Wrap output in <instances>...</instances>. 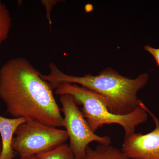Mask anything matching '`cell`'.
I'll return each mask as SVG.
<instances>
[{"instance_id": "cell-1", "label": "cell", "mask_w": 159, "mask_h": 159, "mask_svg": "<svg viewBox=\"0 0 159 159\" xmlns=\"http://www.w3.org/2000/svg\"><path fill=\"white\" fill-rule=\"evenodd\" d=\"M0 99L14 118L63 126V117L53 88L25 58H11L0 69Z\"/></svg>"}, {"instance_id": "cell-2", "label": "cell", "mask_w": 159, "mask_h": 159, "mask_svg": "<svg viewBox=\"0 0 159 159\" xmlns=\"http://www.w3.org/2000/svg\"><path fill=\"white\" fill-rule=\"evenodd\" d=\"M50 73L41 74V77L50 84L53 89L63 83L75 84L101 95L111 112L117 115L132 113L140 106L142 101L137 94L147 84L149 78L147 73L140 74L135 79H130L108 68L98 75L86 74L73 76L63 73L56 65L51 62Z\"/></svg>"}, {"instance_id": "cell-3", "label": "cell", "mask_w": 159, "mask_h": 159, "mask_svg": "<svg viewBox=\"0 0 159 159\" xmlns=\"http://www.w3.org/2000/svg\"><path fill=\"white\" fill-rule=\"evenodd\" d=\"M55 93L60 96L70 95L77 105L82 106L80 110L94 132L106 124H116L122 126L127 137L134 133L136 127L148 119L147 107L143 102L132 113L117 115L109 111L101 95L78 84H61L55 89Z\"/></svg>"}, {"instance_id": "cell-4", "label": "cell", "mask_w": 159, "mask_h": 159, "mask_svg": "<svg viewBox=\"0 0 159 159\" xmlns=\"http://www.w3.org/2000/svg\"><path fill=\"white\" fill-rule=\"evenodd\" d=\"M68 139L66 130L34 121H26L16 131L11 147L20 157L32 156L57 148Z\"/></svg>"}, {"instance_id": "cell-5", "label": "cell", "mask_w": 159, "mask_h": 159, "mask_svg": "<svg viewBox=\"0 0 159 159\" xmlns=\"http://www.w3.org/2000/svg\"><path fill=\"white\" fill-rule=\"evenodd\" d=\"M64 114L63 126L70 139L69 146L75 159H83L89 143L96 142L102 145H110L111 139L108 136H100L93 131L84 117L81 110L69 95L60 96Z\"/></svg>"}, {"instance_id": "cell-6", "label": "cell", "mask_w": 159, "mask_h": 159, "mask_svg": "<svg viewBox=\"0 0 159 159\" xmlns=\"http://www.w3.org/2000/svg\"><path fill=\"white\" fill-rule=\"evenodd\" d=\"M156 128L148 134L135 132L125 137L122 151L131 159H159V120L148 108Z\"/></svg>"}, {"instance_id": "cell-7", "label": "cell", "mask_w": 159, "mask_h": 159, "mask_svg": "<svg viewBox=\"0 0 159 159\" xmlns=\"http://www.w3.org/2000/svg\"><path fill=\"white\" fill-rule=\"evenodd\" d=\"M26 121L23 118L9 119L0 116V135L2 143L0 159L14 158L16 152L11 147L12 139L18 126Z\"/></svg>"}, {"instance_id": "cell-8", "label": "cell", "mask_w": 159, "mask_h": 159, "mask_svg": "<svg viewBox=\"0 0 159 159\" xmlns=\"http://www.w3.org/2000/svg\"><path fill=\"white\" fill-rule=\"evenodd\" d=\"M83 159H131L122 150L110 145L99 144L93 149L88 146Z\"/></svg>"}, {"instance_id": "cell-9", "label": "cell", "mask_w": 159, "mask_h": 159, "mask_svg": "<svg viewBox=\"0 0 159 159\" xmlns=\"http://www.w3.org/2000/svg\"><path fill=\"white\" fill-rule=\"evenodd\" d=\"M11 25L12 20L9 10L0 1V44L8 38Z\"/></svg>"}, {"instance_id": "cell-10", "label": "cell", "mask_w": 159, "mask_h": 159, "mask_svg": "<svg viewBox=\"0 0 159 159\" xmlns=\"http://www.w3.org/2000/svg\"><path fill=\"white\" fill-rule=\"evenodd\" d=\"M37 156L39 159H75L69 145L66 144Z\"/></svg>"}, {"instance_id": "cell-11", "label": "cell", "mask_w": 159, "mask_h": 159, "mask_svg": "<svg viewBox=\"0 0 159 159\" xmlns=\"http://www.w3.org/2000/svg\"><path fill=\"white\" fill-rule=\"evenodd\" d=\"M59 1H42V3L45 6L46 9H47V14H46V17L48 20L49 23L50 25L51 24V19L50 18L51 16V9L54 7L55 4L58 2Z\"/></svg>"}, {"instance_id": "cell-12", "label": "cell", "mask_w": 159, "mask_h": 159, "mask_svg": "<svg viewBox=\"0 0 159 159\" xmlns=\"http://www.w3.org/2000/svg\"><path fill=\"white\" fill-rule=\"evenodd\" d=\"M144 49L153 56L157 65L159 67V48H155L149 45H147L144 47Z\"/></svg>"}, {"instance_id": "cell-13", "label": "cell", "mask_w": 159, "mask_h": 159, "mask_svg": "<svg viewBox=\"0 0 159 159\" xmlns=\"http://www.w3.org/2000/svg\"><path fill=\"white\" fill-rule=\"evenodd\" d=\"M20 159H39V157L37 155L32 156L20 157Z\"/></svg>"}, {"instance_id": "cell-14", "label": "cell", "mask_w": 159, "mask_h": 159, "mask_svg": "<svg viewBox=\"0 0 159 159\" xmlns=\"http://www.w3.org/2000/svg\"><path fill=\"white\" fill-rule=\"evenodd\" d=\"M2 151V141L0 140V155H1V152Z\"/></svg>"}]
</instances>
